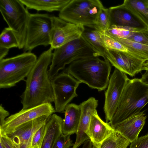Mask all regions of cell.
Returning <instances> with one entry per match:
<instances>
[{
    "mask_svg": "<svg viewBox=\"0 0 148 148\" xmlns=\"http://www.w3.org/2000/svg\"><path fill=\"white\" fill-rule=\"evenodd\" d=\"M111 69V65L108 61L91 57L73 62L64 71L81 83L101 91L108 87Z\"/></svg>",
    "mask_w": 148,
    "mask_h": 148,
    "instance_id": "obj_2",
    "label": "cell"
},
{
    "mask_svg": "<svg viewBox=\"0 0 148 148\" xmlns=\"http://www.w3.org/2000/svg\"><path fill=\"white\" fill-rule=\"evenodd\" d=\"M113 38L125 47L130 53L145 61L148 60V46L127 39Z\"/></svg>",
    "mask_w": 148,
    "mask_h": 148,
    "instance_id": "obj_24",
    "label": "cell"
},
{
    "mask_svg": "<svg viewBox=\"0 0 148 148\" xmlns=\"http://www.w3.org/2000/svg\"><path fill=\"white\" fill-rule=\"evenodd\" d=\"M148 103V86L139 78L129 79L116 111L108 123L111 126L141 112Z\"/></svg>",
    "mask_w": 148,
    "mask_h": 148,
    "instance_id": "obj_3",
    "label": "cell"
},
{
    "mask_svg": "<svg viewBox=\"0 0 148 148\" xmlns=\"http://www.w3.org/2000/svg\"><path fill=\"white\" fill-rule=\"evenodd\" d=\"M146 116L143 112L111 126L130 143L138 138L145 122Z\"/></svg>",
    "mask_w": 148,
    "mask_h": 148,
    "instance_id": "obj_15",
    "label": "cell"
},
{
    "mask_svg": "<svg viewBox=\"0 0 148 148\" xmlns=\"http://www.w3.org/2000/svg\"><path fill=\"white\" fill-rule=\"evenodd\" d=\"M52 21L50 45L53 49L79 38L85 29L83 25L67 22L53 15Z\"/></svg>",
    "mask_w": 148,
    "mask_h": 148,
    "instance_id": "obj_12",
    "label": "cell"
},
{
    "mask_svg": "<svg viewBox=\"0 0 148 148\" xmlns=\"http://www.w3.org/2000/svg\"><path fill=\"white\" fill-rule=\"evenodd\" d=\"M53 15L48 14H30L23 50L30 51L36 47L50 45Z\"/></svg>",
    "mask_w": 148,
    "mask_h": 148,
    "instance_id": "obj_8",
    "label": "cell"
},
{
    "mask_svg": "<svg viewBox=\"0 0 148 148\" xmlns=\"http://www.w3.org/2000/svg\"><path fill=\"white\" fill-rule=\"evenodd\" d=\"M37 58L30 51L0 60V88H8L25 80Z\"/></svg>",
    "mask_w": 148,
    "mask_h": 148,
    "instance_id": "obj_5",
    "label": "cell"
},
{
    "mask_svg": "<svg viewBox=\"0 0 148 148\" xmlns=\"http://www.w3.org/2000/svg\"><path fill=\"white\" fill-rule=\"evenodd\" d=\"M51 80L56 112H64L69 103L77 96L76 90L81 83L64 71Z\"/></svg>",
    "mask_w": 148,
    "mask_h": 148,
    "instance_id": "obj_9",
    "label": "cell"
},
{
    "mask_svg": "<svg viewBox=\"0 0 148 148\" xmlns=\"http://www.w3.org/2000/svg\"><path fill=\"white\" fill-rule=\"evenodd\" d=\"M27 9L52 12L61 11L71 0H20Z\"/></svg>",
    "mask_w": 148,
    "mask_h": 148,
    "instance_id": "obj_21",
    "label": "cell"
},
{
    "mask_svg": "<svg viewBox=\"0 0 148 148\" xmlns=\"http://www.w3.org/2000/svg\"><path fill=\"white\" fill-rule=\"evenodd\" d=\"M108 9L110 26L129 27L138 28L147 27L122 4L110 7Z\"/></svg>",
    "mask_w": 148,
    "mask_h": 148,
    "instance_id": "obj_17",
    "label": "cell"
},
{
    "mask_svg": "<svg viewBox=\"0 0 148 148\" xmlns=\"http://www.w3.org/2000/svg\"><path fill=\"white\" fill-rule=\"evenodd\" d=\"M49 116H43L31 121L21 125L12 133L6 135L17 146L21 143L31 140L34 134L46 123Z\"/></svg>",
    "mask_w": 148,
    "mask_h": 148,
    "instance_id": "obj_18",
    "label": "cell"
},
{
    "mask_svg": "<svg viewBox=\"0 0 148 148\" xmlns=\"http://www.w3.org/2000/svg\"><path fill=\"white\" fill-rule=\"evenodd\" d=\"M53 49L51 47L37 58L25 80V89L21 96L23 109L54 102V97L48 69Z\"/></svg>",
    "mask_w": 148,
    "mask_h": 148,
    "instance_id": "obj_1",
    "label": "cell"
},
{
    "mask_svg": "<svg viewBox=\"0 0 148 148\" xmlns=\"http://www.w3.org/2000/svg\"><path fill=\"white\" fill-rule=\"evenodd\" d=\"M130 143L120 133L114 131L102 143L100 147L92 146V148H127Z\"/></svg>",
    "mask_w": 148,
    "mask_h": 148,
    "instance_id": "obj_25",
    "label": "cell"
},
{
    "mask_svg": "<svg viewBox=\"0 0 148 148\" xmlns=\"http://www.w3.org/2000/svg\"><path fill=\"white\" fill-rule=\"evenodd\" d=\"M64 112L65 116L62 125L63 134L70 135L76 133L81 114L80 105L73 103L69 104L66 106Z\"/></svg>",
    "mask_w": 148,
    "mask_h": 148,
    "instance_id": "obj_20",
    "label": "cell"
},
{
    "mask_svg": "<svg viewBox=\"0 0 148 148\" xmlns=\"http://www.w3.org/2000/svg\"><path fill=\"white\" fill-rule=\"evenodd\" d=\"M114 131L108 123L104 121L99 117L97 111L93 113L86 134L93 146L97 148L109 137Z\"/></svg>",
    "mask_w": 148,
    "mask_h": 148,
    "instance_id": "obj_16",
    "label": "cell"
},
{
    "mask_svg": "<svg viewBox=\"0 0 148 148\" xmlns=\"http://www.w3.org/2000/svg\"><path fill=\"white\" fill-rule=\"evenodd\" d=\"M70 135L62 134L55 143L52 148H71L74 144Z\"/></svg>",
    "mask_w": 148,
    "mask_h": 148,
    "instance_id": "obj_32",
    "label": "cell"
},
{
    "mask_svg": "<svg viewBox=\"0 0 148 148\" xmlns=\"http://www.w3.org/2000/svg\"><path fill=\"white\" fill-rule=\"evenodd\" d=\"M54 49L51 62L48 70L51 79L58 74L60 70L64 69L66 65L75 61L101 56L81 36Z\"/></svg>",
    "mask_w": 148,
    "mask_h": 148,
    "instance_id": "obj_4",
    "label": "cell"
},
{
    "mask_svg": "<svg viewBox=\"0 0 148 148\" xmlns=\"http://www.w3.org/2000/svg\"><path fill=\"white\" fill-rule=\"evenodd\" d=\"M9 49L0 47V60L4 59L7 55Z\"/></svg>",
    "mask_w": 148,
    "mask_h": 148,
    "instance_id": "obj_36",
    "label": "cell"
},
{
    "mask_svg": "<svg viewBox=\"0 0 148 148\" xmlns=\"http://www.w3.org/2000/svg\"><path fill=\"white\" fill-rule=\"evenodd\" d=\"M140 79L143 83L148 86V70H146Z\"/></svg>",
    "mask_w": 148,
    "mask_h": 148,
    "instance_id": "obj_37",
    "label": "cell"
},
{
    "mask_svg": "<svg viewBox=\"0 0 148 148\" xmlns=\"http://www.w3.org/2000/svg\"><path fill=\"white\" fill-rule=\"evenodd\" d=\"M0 144L3 148H17L12 139L7 135L0 133Z\"/></svg>",
    "mask_w": 148,
    "mask_h": 148,
    "instance_id": "obj_34",
    "label": "cell"
},
{
    "mask_svg": "<svg viewBox=\"0 0 148 148\" xmlns=\"http://www.w3.org/2000/svg\"><path fill=\"white\" fill-rule=\"evenodd\" d=\"M130 143V148H148V134L138 137Z\"/></svg>",
    "mask_w": 148,
    "mask_h": 148,
    "instance_id": "obj_33",
    "label": "cell"
},
{
    "mask_svg": "<svg viewBox=\"0 0 148 148\" xmlns=\"http://www.w3.org/2000/svg\"><path fill=\"white\" fill-rule=\"evenodd\" d=\"M124 6L148 28L147 0H125Z\"/></svg>",
    "mask_w": 148,
    "mask_h": 148,
    "instance_id": "obj_22",
    "label": "cell"
},
{
    "mask_svg": "<svg viewBox=\"0 0 148 148\" xmlns=\"http://www.w3.org/2000/svg\"><path fill=\"white\" fill-rule=\"evenodd\" d=\"M92 145L90 140L88 139L84 143L82 148H92Z\"/></svg>",
    "mask_w": 148,
    "mask_h": 148,
    "instance_id": "obj_38",
    "label": "cell"
},
{
    "mask_svg": "<svg viewBox=\"0 0 148 148\" xmlns=\"http://www.w3.org/2000/svg\"><path fill=\"white\" fill-rule=\"evenodd\" d=\"M56 112L51 103L42 104L33 108L22 109L7 117L0 133L11 134L23 125L43 116H49Z\"/></svg>",
    "mask_w": 148,
    "mask_h": 148,
    "instance_id": "obj_10",
    "label": "cell"
},
{
    "mask_svg": "<svg viewBox=\"0 0 148 148\" xmlns=\"http://www.w3.org/2000/svg\"><path fill=\"white\" fill-rule=\"evenodd\" d=\"M110 26L109 9L104 7L101 10L98 15L94 29L104 32Z\"/></svg>",
    "mask_w": 148,
    "mask_h": 148,
    "instance_id": "obj_29",
    "label": "cell"
},
{
    "mask_svg": "<svg viewBox=\"0 0 148 148\" xmlns=\"http://www.w3.org/2000/svg\"><path fill=\"white\" fill-rule=\"evenodd\" d=\"M99 32L103 44L108 49L123 52H128V49L125 47L114 38L103 32Z\"/></svg>",
    "mask_w": 148,
    "mask_h": 148,
    "instance_id": "obj_28",
    "label": "cell"
},
{
    "mask_svg": "<svg viewBox=\"0 0 148 148\" xmlns=\"http://www.w3.org/2000/svg\"><path fill=\"white\" fill-rule=\"evenodd\" d=\"M104 7L99 0H71L60 12L65 21L94 29L98 15Z\"/></svg>",
    "mask_w": 148,
    "mask_h": 148,
    "instance_id": "obj_6",
    "label": "cell"
},
{
    "mask_svg": "<svg viewBox=\"0 0 148 148\" xmlns=\"http://www.w3.org/2000/svg\"><path fill=\"white\" fill-rule=\"evenodd\" d=\"M147 3H148V0H147Z\"/></svg>",
    "mask_w": 148,
    "mask_h": 148,
    "instance_id": "obj_42",
    "label": "cell"
},
{
    "mask_svg": "<svg viewBox=\"0 0 148 148\" xmlns=\"http://www.w3.org/2000/svg\"><path fill=\"white\" fill-rule=\"evenodd\" d=\"M9 114V112L6 110L1 104L0 105V128L2 127L7 117Z\"/></svg>",
    "mask_w": 148,
    "mask_h": 148,
    "instance_id": "obj_35",
    "label": "cell"
},
{
    "mask_svg": "<svg viewBox=\"0 0 148 148\" xmlns=\"http://www.w3.org/2000/svg\"><path fill=\"white\" fill-rule=\"evenodd\" d=\"M0 148H3L1 144H0Z\"/></svg>",
    "mask_w": 148,
    "mask_h": 148,
    "instance_id": "obj_41",
    "label": "cell"
},
{
    "mask_svg": "<svg viewBox=\"0 0 148 148\" xmlns=\"http://www.w3.org/2000/svg\"><path fill=\"white\" fill-rule=\"evenodd\" d=\"M46 130L45 123L35 132L32 138L30 148L36 147H39L40 148Z\"/></svg>",
    "mask_w": 148,
    "mask_h": 148,
    "instance_id": "obj_31",
    "label": "cell"
},
{
    "mask_svg": "<svg viewBox=\"0 0 148 148\" xmlns=\"http://www.w3.org/2000/svg\"><path fill=\"white\" fill-rule=\"evenodd\" d=\"M0 11L3 19L17 38L18 48L23 49L30 13L20 0H0Z\"/></svg>",
    "mask_w": 148,
    "mask_h": 148,
    "instance_id": "obj_7",
    "label": "cell"
},
{
    "mask_svg": "<svg viewBox=\"0 0 148 148\" xmlns=\"http://www.w3.org/2000/svg\"><path fill=\"white\" fill-rule=\"evenodd\" d=\"M17 38L13 31L9 27H5L0 35V47L9 49L18 47Z\"/></svg>",
    "mask_w": 148,
    "mask_h": 148,
    "instance_id": "obj_27",
    "label": "cell"
},
{
    "mask_svg": "<svg viewBox=\"0 0 148 148\" xmlns=\"http://www.w3.org/2000/svg\"><path fill=\"white\" fill-rule=\"evenodd\" d=\"M109 50L111 55L109 62L115 68L132 77L142 70L144 60L128 52Z\"/></svg>",
    "mask_w": 148,
    "mask_h": 148,
    "instance_id": "obj_13",
    "label": "cell"
},
{
    "mask_svg": "<svg viewBox=\"0 0 148 148\" xmlns=\"http://www.w3.org/2000/svg\"><path fill=\"white\" fill-rule=\"evenodd\" d=\"M98 101L94 97H90L79 104L81 114L76 134V140L72 148H78L86 140L89 139L86 134L92 114L97 111Z\"/></svg>",
    "mask_w": 148,
    "mask_h": 148,
    "instance_id": "obj_14",
    "label": "cell"
},
{
    "mask_svg": "<svg viewBox=\"0 0 148 148\" xmlns=\"http://www.w3.org/2000/svg\"><path fill=\"white\" fill-rule=\"evenodd\" d=\"M127 39L148 46V28L139 29Z\"/></svg>",
    "mask_w": 148,
    "mask_h": 148,
    "instance_id": "obj_30",
    "label": "cell"
},
{
    "mask_svg": "<svg viewBox=\"0 0 148 148\" xmlns=\"http://www.w3.org/2000/svg\"><path fill=\"white\" fill-rule=\"evenodd\" d=\"M129 79L127 74L115 68L110 76L107 89L105 92L103 111L106 123L111 120L115 114Z\"/></svg>",
    "mask_w": 148,
    "mask_h": 148,
    "instance_id": "obj_11",
    "label": "cell"
},
{
    "mask_svg": "<svg viewBox=\"0 0 148 148\" xmlns=\"http://www.w3.org/2000/svg\"><path fill=\"white\" fill-rule=\"evenodd\" d=\"M82 37L96 50L98 52L105 60L109 61L111 58L109 50L104 46L99 31L93 29H85Z\"/></svg>",
    "mask_w": 148,
    "mask_h": 148,
    "instance_id": "obj_23",
    "label": "cell"
},
{
    "mask_svg": "<svg viewBox=\"0 0 148 148\" xmlns=\"http://www.w3.org/2000/svg\"><path fill=\"white\" fill-rule=\"evenodd\" d=\"M30 148H40L39 147H31Z\"/></svg>",
    "mask_w": 148,
    "mask_h": 148,
    "instance_id": "obj_40",
    "label": "cell"
},
{
    "mask_svg": "<svg viewBox=\"0 0 148 148\" xmlns=\"http://www.w3.org/2000/svg\"><path fill=\"white\" fill-rule=\"evenodd\" d=\"M139 29L129 27L111 26L103 32L113 37L127 39Z\"/></svg>",
    "mask_w": 148,
    "mask_h": 148,
    "instance_id": "obj_26",
    "label": "cell"
},
{
    "mask_svg": "<svg viewBox=\"0 0 148 148\" xmlns=\"http://www.w3.org/2000/svg\"><path fill=\"white\" fill-rule=\"evenodd\" d=\"M148 70V60L145 61L143 64L142 70Z\"/></svg>",
    "mask_w": 148,
    "mask_h": 148,
    "instance_id": "obj_39",
    "label": "cell"
},
{
    "mask_svg": "<svg viewBox=\"0 0 148 148\" xmlns=\"http://www.w3.org/2000/svg\"><path fill=\"white\" fill-rule=\"evenodd\" d=\"M63 120L60 116L53 114L46 123V130L40 148H52L57 140L63 134Z\"/></svg>",
    "mask_w": 148,
    "mask_h": 148,
    "instance_id": "obj_19",
    "label": "cell"
}]
</instances>
